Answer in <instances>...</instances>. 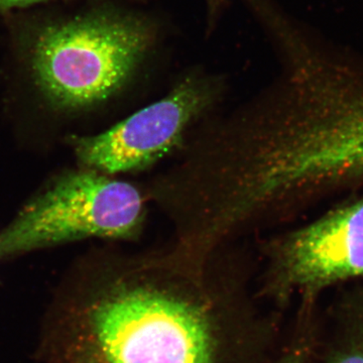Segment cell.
I'll use <instances>...</instances> for the list:
<instances>
[{
	"label": "cell",
	"mask_w": 363,
	"mask_h": 363,
	"mask_svg": "<svg viewBox=\"0 0 363 363\" xmlns=\"http://www.w3.org/2000/svg\"><path fill=\"white\" fill-rule=\"evenodd\" d=\"M228 247L124 253L55 298L45 363H272L274 320Z\"/></svg>",
	"instance_id": "cell-1"
},
{
	"label": "cell",
	"mask_w": 363,
	"mask_h": 363,
	"mask_svg": "<svg viewBox=\"0 0 363 363\" xmlns=\"http://www.w3.org/2000/svg\"><path fill=\"white\" fill-rule=\"evenodd\" d=\"M286 82L234 109L221 161L243 214L274 223L336 186L363 182V75L291 44Z\"/></svg>",
	"instance_id": "cell-2"
},
{
	"label": "cell",
	"mask_w": 363,
	"mask_h": 363,
	"mask_svg": "<svg viewBox=\"0 0 363 363\" xmlns=\"http://www.w3.org/2000/svg\"><path fill=\"white\" fill-rule=\"evenodd\" d=\"M150 40L149 26L135 16H82L40 33L33 47V73L52 104L68 109L93 106L123 89Z\"/></svg>",
	"instance_id": "cell-3"
},
{
	"label": "cell",
	"mask_w": 363,
	"mask_h": 363,
	"mask_svg": "<svg viewBox=\"0 0 363 363\" xmlns=\"http://www.w3.org/2000/svg\"><path fill=\"white\" fill-rule=\"evenodd\" d=\"M147 196L130 182L92 169L69 174L26 205L0 236V257L88 238L135 241Z\"/></svg>",
	"instance_id": "cell-4"
},
{
	"label": "cell",
	"mask_w": 363,
	"mask_h": 363,
	"mask_svg": "<svg viewBox=\"0 0 363 363\" xmlns=\"http://www.w3.org/2000/svg\"><path fill=\"white\" fill-rule=\"evenodd\" d=\"M219 81L192 74L161 99L109 130L76 140V154L87 169L113 176L136 173L180 152L194 124L218 104Z\"/></svg>",
	"instance_id": "cell-5"
},
{
	"label": "cell",
	"mask_w": 363,
	"mask_h": 363,
	"mask_svg": "<svg viewBox=\"0 0 363 363\" xmlns=\"http://www.w3.org/2000/svg\"><path fill=\"white\" fill-rule=\"evenodd\" d=\"M259 298L283 303L363 277V198L264 241Z\"/></svg>",
	"instance_id": "cell-6"
},
{
	"label": "cell",
	"mask_w": 363,
	"mask_h": 363,
	"mask_svg": "<svg viewBox=\"0 0 363 363\" xmlns=\"http://www.w3.org/2000/svg\"><path fill=\"white\" fill-rule=\"evenodd\" d=\"M328 363H363V321L336 347Z\"/></svg>",
	"instance_id": "cell-7"
},
{
	"label": "cell",
	"mask_w": 363,
	"mask_h": 363,
	"mask_svg": "<svg viewBox=\"0 0 363 363\" xmlns=\"http://www.w3.org/2000/svg\"><path fill=\"white\" fill-rule=\"evenodd\" d=\"M272 363H308L307 346L302 342L294 344L290 350Z\"/></svg>",
	"instance_id": "cell-8"
},
{
	"label": "cell",
	"mask_w": 363,
	"mask_h": 363,
	"mask_svg": "<svg viewBox=\"0 0 363 363\" xmlns=\"http://www.w3.org/2000/svg\"><path fill=\"white\" fill-rule=\"evenodd\" d=\"M40 1L43 0H0V13L13 7L30 6Z\"/></svg>",
	"instance_id": "cell-9"
}]
</instances>
